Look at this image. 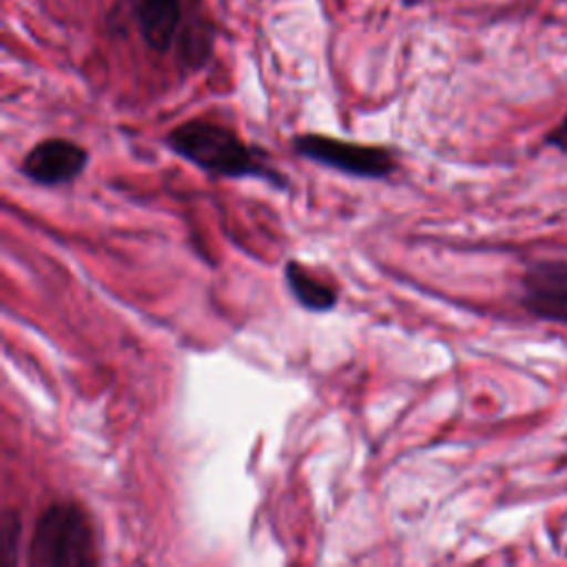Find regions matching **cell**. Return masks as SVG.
<instances>
[{
	"label": "cell",
	"mask_w": 567,
	"mask_h": 567,
	"mask_svg": "<svg viewBox=\"0 0 567 567\" xmlns=\"http://www.w3.org/2000/svg\"><path fill=\"white\" fill-rule=\"evenodd\" d=\"M547 142H549L551 146H556L558 151L567 153V117H565L560 124H556V126L549 131V135H547Z\"/></svg>",
	"instance_id": "9"
},
{
	"label": "cell",
	"mask_w": 567,
	"mask_h": 567,
	"mask_svg": "<svg viewBox=\"0 0 567 567\" xmlns=\"http://www.w3.org/2000/svg\"><path fill=\"white\" fill-rule=\"evenodd\" d=\"M166 146L210 175L257 177L279 188L286 186V175L272 168L259 148L248 146L233 128L224 124L188 120L166 135Z\"/></svg>",
	"instance_id": "1"
},
{
	"label": "cell",
	"mask_w": 567,
	"mask_h": 567,
	"mask_svg": "<svg viewBox=\"0 0 567 567\" xmlns=\"http://www.w3.org/2000/svg\"><path fill=\"white\" fill-rule=\"evenodd\" d=\"M286 286L290 295L297 299V303L312 312H326L332 310L337 303V290L315 277L308 268H303L299 261H288L284 268Z\"/></svg>",
	"instance_id": "7"
},
{
	"label": "cell",
	"mask_w": 567,
	"mask_h": 567,
	"mask_svg": "<svg viewBox=\"0 0 567 567\" xmlns=\"http://www.w3.org/2000/svg\"><path fill=\"white\" fill-rule=\"evenodd\" d=\"M292 146L299 155L323 164L328 168L341 171L352 177L361 179H383L396 168V159L388 148L381 146H368V144H354L328 135H297L292 140Z\"/></svg>",
	"instance_id": "3"
},
{
	"label": "cell",
	"mask_w": 567,
	"mask_h": 567,
	"mask_svg": "<svg viewBox=\"0 0 567 567\" xmlns=\"http://www.w3.org/2000/svg\"><path fill=\"white\" fill-rule=\"evenodd\" d=\"M89 164V153L64 137L38 142L20 162V173L40 186H60L73 182Z\"/></svg>",
	"instance_id": "4"
},
{
	"label": "cell",
	"mask_w": 567,
	"mask_h": 567,
	"mask_svg": "<svg viewBox=\"0 0 567 567\" xmlns=\"http://www.w3.org/2000/svg\"><path fill=\"white\" fill-rule=\"evenodd\" d=\"M137 22L151 49L168 51L179 27V0H140Z\"/></svg>",
	"instance_id": "6"
},
{
	"label": "cell",
	"mask_w": 567,
	"mask_h": 567,
	"mask_svg": "<svg viewBox=\"0 0 567 567\" xmlns=\"http://www.w3.org/2000/svg\"><path fill=\"white\" fill-rule=\"evenodd\" d=\"M20 538V518L16 512H4L2 523H0V549H2V560L7 563L11 551L16 549V540Z\"/></svg>",
	"instance_id": "8"
},
{
	"label": "cell",
	"mask_w": 567,
	"mask_h": 567,
	"mask_svg": "<svg viewBox=\"0 0 567 567\" xmlns=\"http://www.w3.org/2000/svg\"><path fill=\"white\" fill-rule=\"evenodd\" d=\"M523 306L534 317L567 323V261L532 264L523 275Z\"/></svg>",
	"instance_id": "5"
},
{
	"label": "cell",
	"mask_w": 567,
	"mask_h": 567,
	"mask_svg": "<svg viewBox=\"0 0 567 567\" xmlns=\"http://www.w3.org/2000/svg\"><path fill=\"white\" fill-rule=\"evenodd\" d=\"M97 563L95 527L86 509L73 501H55L35 520L29 565L89 567Z\"/></svg>",
	"instance_id": "2"
}]
</instances>
